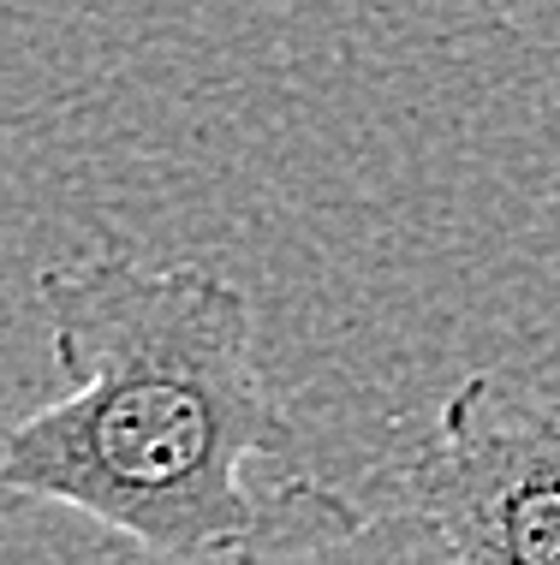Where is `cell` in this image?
I'll return each mask as SVG.
<instances>
[{"mask_svg":"<svg viewBox=\"0 0 560 565\" xmlns=\"http://www.w3.org/2000/svg\"><path fill=\"white\" fill-rule=\"evenodd\" d=\"M49 358L66 393L7 435L0 482L161 559L293 547L251 465L293 423L256 363L251 292L203 263L89 250L42 268Z\"/></svg>","mask_w":560,"mask_h":565,"instance_id":"1","label":"cell"},{"mask_svg":"<svg viewBox=\"0 0 560 565\" xmlns=\"http://www.w3.org/2000/svg\"><path fill=\"white\" fill-rule=\"evenodd\" d=\"M412 512L447 559L560 565V405L501 370L465 375L412 465Z\"/></svg>","mask_w":560,"mask_h":565,"instance_id":"2","label":"cell"}]
</instances>
